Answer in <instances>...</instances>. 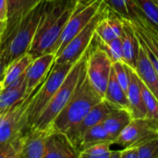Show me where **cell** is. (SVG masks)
I'll return each mask as SVG.
<instances>
[{
  "mask_svg": "<svg viewBox=\"0 0 158 158\" xmlns=\"http://www.w3.org/2000/svg\"><path fill=\"white\" fill-rule=\"evenodd\" d=\"M78 0H46L44 11L28 54L32 59L44 55L55 54L59 37L71 16Z\"/></svg>",
  "mask_w": 158,
  "mask_h": 158,
  "instance_id": "6da1fadb",
  "label": "cell"
},
{
  "mask_svg": "<svg viewBox=\"0 0 158 158\" xmlns=\"http://www.w3.org/2000/svg\"><path fill=\"white\" fill-rule=\"evenodd\" d=\"M45 5L46 0L38 4L24 16L9 34L2 39L0 43V56L4 59L6 68L16 59L28 54Z\"/></svg>",
  "mask_w": 158,
  "mask_h": 158,
  "instance_id": "7a4b0ae2",
  "label": "cell"
},
{
  "mask_svg": "<svg viewBox=\"0 0 158 158\" xmlns=\"http://www.w3.org/2000/svg\"><path fill=\"white\" fill-rule=\"evenodd\" d=\"M104 98L100 96L91 85L87 76L86 69L71 97L55 118L52 129L66 132L69 128L80 122L86 114Z\"/></svg>",
  "mask_w": 158,
  "mask_h": 158,
  "instance_id": "3957f363",
  "label": "cell"
},
{
  "mask_svg": "<svg viewBox=\"0 0 158 158\" xmlns=\"http://www.w3.org/2000/svg\"><path fill=\"white\" fill-rule=\"evenodd\" d=\"M89 48V47H88ZM88 56V49L83 56L73 65L69 73L66 77L65 81L52 97L46 107L44 109L42 114L36 119L34 124L31 128H36L43 131H48L52 129V124L57 115L64 108L72 94L74 93L80 79L86 69V62Z\"/></svg>",
  "mask_w": 158,
  "mask_h": 158,
  "instance_id": "277c9868",
  "label": "cell"
},
{
  "mask_svg": "<svg viewBox=\"0 0 158 158\" xmlns=\"http://www.w3.org/2000/svg\"><path fill=\"white\" fill-rule=\"evenodd\" d=\"M43 82H41L27 97L4 113L0 121V147L20 138L31 129L29 122V108L33 96L38 92Z\"/></svg>",
  "mask_w": 158,
  "mask_h": 158,
  "instance_id": "5b68a950",
  "label": "cell"
},
{
  "mask_svg": "<svg viewBox=\"0 0 158 158\" xmlns=\"http://www.w3.org/2000/svg\"><path fill=\"white\" fill-rule=\"evenodd\" d=\"M74 64L71 63H54L48 75L46 76L42 86L33 96L29 108V122L31 127L44 109L46 107L52 97L57 92L66 77L69 73Z\"/></svg>",
  "mask_w": 158,
  "mask_h": 158,
  "instance_id": "8992f818",
  "label": "cell"
},
{
  "mask_svg": "<svg viewBox=\"0 0 158 158\" xmlns=\"http://www.w3.org/2000/svg\"><path fill=\"white\" fill-rule=\"evenodd\" d=\"M109 8L103 3L99 11L94 15L92 20L75 35L64 47V49L56 56L55 63H71L75 64L86 52L90 46L95 33V29L99 21L106 16Z\"/></svg>",
  "mask_w": 158,
  "mask_h": 158,
  "instance_id": "52a82bcc",
  "label": "cell"
},
{
  "mask_svg": "<svg viewBox=\"0 0 158 158\" xmlns=\"http://www.w3.org/2000/svg\"><path fill=\"white\" fill-rule=\"evenodd\" d=\"M103 0H78L57 43L56 56L68 43L77 35L94 17L103 5Z\"/></svg>",
  "mask_w": 158,
  "mask_h": 158,
  "instance_id": "ba28073f",
  "label": "cell"
},
{
  "mask_svg": "<svg viewBox=\"0 0 158 158\" xmlns=\"http://www.w3.org/2000/svg\"><path fill=\"white\" fill-rule=\"evenodd\" d=\"M113 62L106 53L92 41L88 48L86 76L96 93L104 98Z\"/></svg>",
  "mask_w": 158,
  "mask_h": 158,
  "instance_id": "9c48e42d",
  "label": "cell"
},
{
  "mask_svg": "<svg viewBox=\"0 0 158 158\" xmlns=\"http://www.w3.org/2000/svg\"><path fill=\"white\" fill-rule=\"evenodd\" d=\"M158 121L150 118H132L129 125L114 140L113 143L122 148L140 145L144 141L157 136Z\"/></svg>",
  "mask_w": 158,
  "mask_h": 158,
  "instance_id": "30bf717a",
  "label": "cell"
},
{
  "mask_svg": "<svg viewBox=\"0 0 158 158\" xmlns=\"http://www.w3.org/2000/svg\"><path fill=\"white\" fill-rule=\"evenodd\" d=\"M114 108H116L115 106L103 99L101 102L96 104L80 122L69 128L65 132L78 152L84 133L92 127L102 122V120L106 117V115L110 113Z\"/></svg>",
  "mask_w": 158,
  "mask_h": 158,
  "instance_id": "8fae6325",
  "label": "cell"
},
{
  "mask_svg": "<svg viewBox=\"0 0 158 158\" xmlns=\"http://www.w3.org/2000/svg\"><path fill=\"white\" fill-rule=\"evenodd\" d=\"M79 158V152L65 132L51 129L45 141L44 158Z\"/></svg>",
  "mask_w": 158,
  "mask_h": 158,
  "instance_id": "7c38bea8",
  "label": "cell"
},
{
  "mask_svg": "<svg viewBox=\"0 0 158 158\" xmlns=\"http://www.w3.org/2000/svg\"><path fill=\"white\" fill-rule=\"evenodd\" d=\"M56 59V55L49 53L42 55L31 62L25 71L26 76V95L28 96L48 75Z\"/></svg>",
  "mask_w": 158,
  "mask_h": 158,
  "instance_id": "4fadbf2b",
  "label": "cell"
},
{
  "mask_svg": "<svg viewBox=\"0 0 158 158\" xmlns=\"http://www.w3.org/2000/svg\"><path fill=\"white\" fill-rule=\"evenodd\" d=\"M123 62L135 69L141 47L139 37L131 20L123 19V31L120 36Z\"/></svg>",
  "mask_w": 158,
  "mask_h": 158,
  "instance_id": "5bb4252c",
  "label": "cell"
},
{
  "mask_svg": "<svg viewBox=\"0 0 158 158\" xmlns=\"http://www.w3.org/2000/svg\"><path fill=\"white\" fill-rule=\"evenodd\" d=\"M51 130V129H50ZM48 131L31 128L22 136L19 158H44Z\"/></svg>",
  "mask_w": 158,
  "mask_h": 158,
  "instance_id": "9a60e30c",
  "label": "cell"
},
{
  "mask_svg": "<svg viewBox=\"0 0 158 158\" xmlns=\"http://www.w3.org/2000/svg\"><path fill=\"white\" fill-rule=\"evenodd\" d=\"M128 68L130 72V84L126 93L129 101V110L131 113L133 118H146L147 112L142 94L140 77L138 76L135 69H131L129 66Z\"/></svg>",
  "mask_w": 158,
  "mask_h": 158,
  "instance_id": "2e32d148",
  "label": "cell"
},
{
  "mask_svg": "<svg viewBox=\"0 0 158 158\" xmlns=\"http://www.w3.org/2000/svg\"><path fill=\"white\" fill-rule=\"evenodd\" d=\"M42 1L44 0H7L6 28L3 38L9 34L24 16Z\"/></svg>",
  "mask_w": 158,
  "mask_h": 158,
  "instance_id": "e0dca14e",
  "label": "cell"
},
{
  "mask_svg": "<svg viewBox=\"0 0 158 158\" xmlns=\"http://www.w3.org/2000/svg\"><path fill=\"white\" fill-rule=\"evenodd\" d=\"M123 31V18L110 9L99 21L95 29V34L104 42H111L121 36Z\"/></svg>",
  "mask_w": 158,
  "mask_h": 158,
  "instance_id": "ac0fdd59",
  "label": "cell"
},
{
  "mask_svg": "<svg viewBox=\"0 0 158 158\" xmlns=\"http://www.w3.org/2000/svg\"><path fill=\"white\" fill-rule=\"evenodd\" d=\"M135 70L143 82L154 94V95L158 100V75L155 70L150 58L148 57L145 49L143 47L142 44L140 47Z\"/></svg>",
  "mask_w": 158,
  "mask_h": 158,
  "instance_id": "d6986e66",
  "label": "cell"
},
{
  "mask_svg": "<svg viewBox=\"0 0 158 158\" xmlns=\"http://www.w3.org/2000/svg\"><path fill=\"white\" fill-rule=\"evenodd\" d=\"M132 118L131 113L128 108L116 107L106 115V117L102 120V124L114 142Z\"/></svg>",
  "mask_w": 158,
  "mask_h": 158,
  "instance_id": "ffe728a7",
  "label": "cell"
},
{
  "mask_svg": "<svg viewBox=\"0 0 158 158\" xmlns=\"http://www.w3.org/2000/svg\"><path fill=\"white\" fill-rule=\"evenodd\" d=\"M26 76L25 73L6 88L0 90V113L6 112L14 105L23 100L26 95Z\"/></svg>",
  "mask_w": 158,
  "mask_h": 158,
  "instance_id": "44dd1931",
  "label": "cell"
},
{
  "mask_svg": "<svg viewBox=\"0 0 158 158\" xmlns=\"http://www.w3.org/2000/svg\"><path fill=\"white\" fill-rule=\"evenodd\" d=\"M107 7L119 17L132 22L143 19L137 0H103ZM144 20V19H143Z\"/></svg>",
  "mask_w": 158,
  "mask_h": 158,
  "instance_id": "7402d4cb",
  "label": "cell"
},
{
  "mask_svg": "<svg viewBox=\"0 0 158 158\" xmlns=\"http://www.w3.org/2000/svg\"><path fill=\"white\" fill-rule=\"evenodd\" d=\"M104 99L109 102L110 104H112L113 106H115L116 107H122V108L129 109V101L127 97V93L119 84L115 75L113 68L110 72Z\"/></svg>",
  "mask_w": 158,
  "mask_h": 158,
  "instance_id": "603a6c76",
  "label": "cell"
},
{
  "mask_svg": "<svg viewBox=\"0 0 158 158\" xmlns=\"http://www.w3.org/2000/svg\"><path fill=\"white\" fill-rule=\"evenodd\" d=\"M31 61L32 57L29 54H26L10 63L5 69L4 77L0 83V90L6 88L8 85L19 80L25 73Z\"/></svg>",
  "mask_w": 158,
  "mask_h": 158,
  "instance_id": "cb8c5ba5",
  "label": "cell"
},
{
  "mask_svg": "<svg viewBox=\"0 0 158 158\" xmlns=\"http://www.w3.org/2000/svg\"><path fill=\"white\" fill-rule=\"evenodd\" d=\"M105 141H113V140L110 138V136L105 130L102 122H100L95 126L92 127L91 129H89L84 133L81 142V145L79 147V154L80 152L88 148L89 146Z\"/></svg>",
  "mask_w": 158,
  "mask_h": 158,
  "instance_id": "d4e9b609",
  "label": "cell"
},
{
  "mask_svg": "<svg viewBox=\"0 0 158 158\" xmlns=\"http://www.w3.org/2000/svg\"><path fill=\"white\" fill-rule=\"evenodd\" d=\"M146 24L158 35V1L137 0Z\"/></svg>",
  "mask_w": 158,
  "mask_h": 158,
  "instance_id": "484cf974",
  "label": "cell"
},
{
  "mask_svg": "<svg viewBox=\"0 0 158 158\" xmlns=\"http://www.w3.org/2000/svg\"><path fill=\"white\" fill-rule=\"evenodd\" d=\"M93 41L96 44V45L104 50L106 55L109 56L111 61L114 62H118L122 61L123 62V54H122V46H121V40L120 37L117 38L111 42H104L101 40L95 33L93 38Z\"/></svg>",
  "mask_w": 158,
  "mask_h": 158,
  "instance_id": "4316f807",
  "label": "cell"
},
{
  "mask_svg": "<svg viewBox=\"0 0 158 158\" xmlns=\"http://www.w3.org/2000/svg\"><path fill=\"white\" fill-rule=\"evenodd\" d=\"M113 144V141L97 143L80 152L79 158H110Z\"/></svg>",
  "mask_w": 158,
  "mask_h": 158,
  "instance_id": "83f0119b",
  "label": "cell"
},
{
  "mask_svg": "<svg viewBox=\"0 0 158 158\" xmlns=\"http://www.w3.org/2000/svg\"><path fill=\"white\" fill-rule=\"evenodd\" d=\"M139 76V75H138ZM140 85L142 90V94L143 98V102L145 105L147 118L156 119L158 121V100L154 95V94L146 87V85L140 79Z\"/></svg>",
  "mask_w": 158,
  "mask_h": 158,
  "instance_id": "f1b7e54d",
  "label": "cell"
},
{
  "mask_svg": "<svg viewBox=\"0 0 158 158\" xmlns=\"http://www.w3.org/2000/svg\"><path fill=\"white\" fill-rule=\"evenodd\" d=\"M138 158H158V135L138 145Z\"/></svg>",
  "mask_w": 158,
  "mask_h": 158,
  "instance_id": "f546056e",
  "label": "cell"
},
{
  "mask_svg": "<svg viewBox=\"0 0 158 158\" xmlns=\"http://www.w3.org/2000/svg\"><path fill=\"white\" fill-rule=\"evenodd\" d=\"M112 68L114 69L115 75L119 84L127 92V89L130 84V72H129L128 66L124 62L118 61V62H114L112 65Z\"/></svg>",
  "mask_w": 158,
  "mask_h": 158,
  "instance_id": "4dcf8cb0",
  "label": "cell"
},
{
  "mask_svg": "<svg viewBox=\"0 0 158 158\" xmlns=\"http://www.w3.org/2000/svg\"><path fill=\"white\" fill-rule=\"evenodd\" d=\"M120 158H138V146L131 145L120 150Z\"/></svg>",
  "mask_w": 158,
  "mask_h": 158,
  "instance_id": "1f68e13d",
  "label": "cell"
},
{
  "mask_svg": "<svg viewBox=\"0 0 158 158\" xmlns=\"http://www.w3.org/2000/svg\"><path fill=\"white\" fill-rule=\"evenodd\" d=\"M7 0H0V20L6 21Z\"/></svg>",
  "mask_w": 158,
  "mask_h": 158,
  "instance_id": "d6a6232c",
  "label": "cell"
},
{
  "mask_svg": "<svg viewBox=\"0 0 158 158\" xmlns=\"http://www.w3.org/2000/svg\"><path fill=\"white\" fill-rule=\"evenodd\" d=\"M5 69H6V65H5V62H4V59L3 57L0 56V83L3 80V77H4V73H5Z\"/></svg>",
  "mask_w": 158,
  "mask_h": 158,
  "instance_id": "836d02e7",
  "label": "cell"
},
{
  "mask_svg": "<svg viewBox=\"0 0 158 158\" xmlns=\"http://www.w3.org/2000/svg\"><path fill=\"white\" fill-rule=\"evenodd\" d=\"M6 28V21H1L0 20V43L3 39L4 34H5Z\"/></svg>",
  "mask_w": 158,
  "mask_h": 158,
  "instance_id": "e575fe53",
  "label": "cell"
},
{
  "mask_svg": "<svg viewBox=\"0 0 158 158\" xmlns=\"http://www.w3.org/2000/svg\"><path fill=\"white\" fill-rule=\"evenodd\" d=\"M110 158H120V150H112Z\"/></svg>",
  "mask_w": 158,
  "mask_h": 158,
  "instance_id": "d590c367",
  "label": "cell"
},
{
  "mask_svg": "<svg viewBox=\"0 0 158 158\" xmlns=\"http://www.w3.org/2000/svg\"><path fill=\"white\" fill-rule=\"evenodd\" d=\"M3 115H4V113H0V121H1V119L3 118Z\"/></svg>",
  "mask_w": 158,
  "mask_h": 158,
  "instance_id": "8d00e7d4",
  "label": "cell"
},
{
  "mask_svg": "<svg viewBox=\"0 0 158 158\" xmlns=\"http://www.w3.org/2000/svg\"><path fill=\"white\" fill-rule=\"evenodd\" d=\"M156 1H158V0H156Z\"/></svg>",
  "mask_w": 158,
  "mask_h": 158,
  "instance_id": "74e56055",
  "label": "cell"
}]
</instances>
